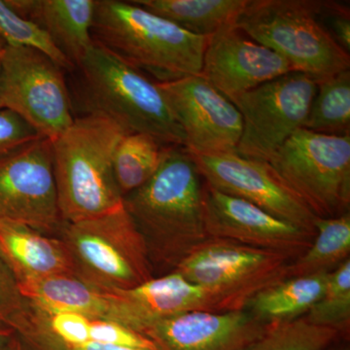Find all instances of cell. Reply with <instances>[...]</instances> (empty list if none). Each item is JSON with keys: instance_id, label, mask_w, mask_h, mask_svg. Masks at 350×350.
Listing matches in <instances>:
<instances>
[{"instance_id": "1", "label": "cell", "mask_w": 350, "mask_h": 350, "mask_svg": "<svg viewBox=\"0 0 350 350\" xmlns=\"http://www.w3.org/2000/svg\"><path fill=\"white\" fill-rule=\"evenodd\" d=\"M204 180L184 146H167L155 174L123 198L144 239L153 271L172 273L204 243Z\"/></svg>"}, {"instance_id": "2", "label": "cell", "mask_w": 350, "mask_h": 350, "mask_svg": "<svg viewBox=\"0 0 350 350\" xmlns=\"http://www.w3.org/2000/svg\"><path fill=\"white\" fill-rule=\"evenodd\" d=\"M126 135L112 120L88 113L51 140L57 204L64 223L98 217L123 206L113 161Z\"/></svg>"}, {"instance_id": "3", "label": "cell", "mask_w": 350, "mask_h": 350, "mask_svg": "<svg viewBox=\"0 0 350 350\" xmlns=\"http://www.w3.org/2000/svg\"><path fill=\"white\" fill-rule=\"evenodd\" d=\"M92 36L157 83L200 75L207 42L131 0H96Z\"/></svg>"}, {"instance_id": "4", "label": "cell", "mask_w": 350, "mask_h": 350, "mask_svg": "<svg viewBox=\"0 0 350 350\" xmlns=\"http://www.w3.org/2000/svg\"><path fill=\"white\" fill-rule=\"evenodd\" d=\"M90 113L103 115L126 135L144 133L163 146L185 147V137L157 82L94 42L77 66Z\"/></svg>"}, {"instance_id": "5", "label": "cell", "mask_w": 350, "mask_h": 350, "mask_svg": "<svg viewBox=\"0 0 350 350\" xmlns=\"http://www.w3.org/2000/svg\"><path fill=\"white\" fill-rule=\"evenodd\" d=\"M324 0H250L236 27L278 53L292 70L322 81L350 69V55L322 17Z\"/></svg>"}, {"instance_id": "6", "label": "cell", "mask_w": 350, "mask_h": 350, "mask_svg": "<svg viewBox=\"0 0 350 350\" xmlns=\"http://www.w3.org/2000/svg\"><path fill=\"white\" fill-rule=\"evenodd\" d=\"M57 237L68 251L75 275L100 289H131L155 278L144 239L124 206L64 223Z\"/></svg>"}, {"instance_id": "7", "label": "cell", "mask_w": 350, "mask_h": 350, "mask_svg": "<svg viewBox=\"0 0 350 350\" xmlns=\"http://www.w3.org/2000/svg\"><path fill=\"white\" fill-rule=\"evenodd\" d=\"M268 163L317 217L349 213L350 135L300 129Z\"/></svg>"}, {"instance_id": "8", "label": "cell", "mask_w": 350, "mask_h": 350, "mask_svg": "<svg viewBox=\"0 0 350 350\" xmlns=\"http://www.w3.org/2000/svg\"><path fill=\"white\" fill-rule=\"evenodd\" d=\"M291 262L273 251L208 238L174 271L208 292L218 312H236L265 288L286 280Z\"/></svg>"}, {"instance_id": "9", "label": "cell", "mask_w": 350, "mask_h": 350, "mask_svg": "<svg viewBox=\"0 0 350 350\" xmlns=\"http://www.w3.org/2000/svg\"><path fill=\"white\" fill-rule=\"evenodd\" d=\"M0 101L50 140L75 120L64 69L29 48L6 45L0 53Z\"/></svg>"}, {"instance_id": "10", "label": "cell", "mask_w": 350, "mask_h": 350, "mask_svg": "<svg viewBox=\"0 0 350 350\" xmlns=\"http://www.w3.org/2000/svg\"><path fill=\"white\" fill-rule=\"evenodd\" d=\"M317 92L312 77L291 71L234 98L231 103L243 118L236 153L269 162L288 138L304 128Z\"/></svg>"}, {"instance_id": "11", "label": "cell", "mask_w": 350, "mask_h": 350, "mask_svg": "<svg viewBox=\"0 0 350 350\" xmlns=\"http://www.w3.org/2000/svg\"><path fill=\"white\" fill-rule=\"evenodd\" d=\"M0 220L21 223L48 236L61 231L64 223L48 138L0 160Z\"/></svg>"}, {"instance_id": "12", "label": "cell", "mask_w": 350, "mask_h": 350, "mask_svg": "<svg viewBox=\"0 0 350 350\" xmlns=\"http://www.w3.org/2000/svg\"><path fill=\"white\" fill-rule=\"evenodd\" d=\"M192 155L236 153L243 118L234 103L200 75L157 83Z\"/></svg>"}, {"instance_id": "13", "label": "cell", "mask_w": 350, "mask_h": 350, "mask_svg": "<svg viewBox=\"0 0 350 350\" xmlns=\"http://www.w3.org/2000/svg\"><path fill=\"white\" fill-rule=\"evenodd\" d=\"M192 157L202 180L211 188L247 200L280 220L317 234V216L268 162L250 160L237 153Z\"/></svg>"}, {"instance_id": "14", "label": "cell", "mask_w": 350, "mask_h": 350, "mask_svg": "<svg viewBox=\"0 0 350 350\" xmlns=\"http://www.w3.org/2000/svg\"><path fill=\"white\" fill-rule=\"evenodd\" d=\"M207 237L227 239L297 259L312 245L315 234L280 220L247 200L219 192L204 182Z\"/></svg>"}, {"instance_id": "15", "label": "cell", "mask_w": 350, "mask_h": 350, "mask_svg": "<svg viewBox=\"0 0 350 350\" xmlns=\"http://www.w3.org/2000/svg\"><path fill=\"white\" fill-rule=\"evenodd\" d=\"M291 71L284 57L232 25L207 38L200 75L232 101Z\"/></svg>"}, {"instance_id": "16", "label": "cell", "mask_w": 350, "mask_h": 350, "mask_svg": "<svg viewBox=\"0 0 350 350\" xmlns=\"http://www.w3.org/2000/svg\"><path fill=\"white\" fill-rule=\"evenodd\" d=\"M268 326L246 310H193L160 320L144 335L158 350H239L261 337Z\"/></svg>"}, {"instance_id": "17", "label": "cell", "mask_w": 350, "mask_h": 350, "mask_svg": "<svg viewBox=\"0 0 350 350\" xmlns=\"http://www.w3.org/2000/svg\"><path fill=\"white\" fill-rule=\"evenodd\" d=\"M19 285L27 300L44 312L78 313L88 319L117 322L133 330L130 313L118 295L94 286L75 275Z\"/></svg>"}, {"instance_id": "18", "label": "cell", "mask_w": 350, "mask_h": 350, "mask_svg": "<svg viewBox=\"0 0 350 350\" xmlns=\"http://www.w3.org/2000/svg\"><path fill=\"white\" fill-rule=\"evenodd\" d=\"M130 312L135 330L144 334L160 320L193 310L217 312L211 295L176 271L155 276L131 289L113 291Z\"/></svg>"}, {"instance_id": "19", "label": "cell", "mask_w": 350, "mask_h": 350, "mask_svg": "<svg viewBox=\"0 0 350 350\" xmlns=\"http://www.w3.org/2000/svg\"><path fill=\"white\" fill-rule=\"evenodd\" d=\"M0 257L19 284L75 275L61 239L12 221L0 220Z\"/></svg>"}, {"instance_id": "20", "label": "cell", "mask_w": 350, "mask_h": 350, "mask_svg": "<svg viewBox=\"0 0 350 350\" xmlns=\"http://www.w3.org/2000/svg\"><path fill=\"white\" fill-rule=\"evenodd\" d=\"M14 12L33 21L77 68L93 47L96 0H4Z\"/></svg>"}, {"instance_id": "21", "label": "cell", "mask_w": 350, "mask_h": 350, "mask_svg": "<svg viewBox=\"0 0 350 350\" xmlns=\"http://www.w3.org/2000/svg\"><path fill=\"white\" fill-rule=\"evenodd\" d=\"M329 275L317 273L286 278L255 295L245 310L267 324L300 319L323 296Z\"/></svg>"}, {"instance_id": "22", "label": "cell", "mask_w": 350, "mask_h": 350, "mask_svg": "<svg viewBox=\"0 0 350 350\" xmlns=\"http://www.w3.org/2000/svg\"><path fill=\"white\" fill-rule=\"evenodd\" d=\"M195 36L209 38L236 25L250 0H131Z\"/></svg>"}, {"instance_id": "23", "label": "cell", "mask_w": 350, "mask_h": 350, "mask_svg": "<svg viewBox=\"0 0 350 350\" xmlns=\"http://www.w3.org/2000/svg\"><path fill=\"white\" fill-rule=\"evenodd\" d=\"M312 245L288 267L287 278L331 273L349 259L350 213L315 219Z\"/></svg>"}, {"instance_id": "24", "label": "cell", "mask_w": 350, "mask_h": 350, "mask_svg": "<svg viewBox=\"0 0 350 350\" xmlns=\"http://www.w3.org/2000/svg\"><path fill=\"white\" fill-rule=\"evenodd\" d=\"M165 147L144 133L124 135L113 161L115 180L123 198L144 186L156 174Z\"/></svg>"}, {"instance_id": "25", "label": "cell", "mask_w": 350, "mask_h": 350, "mask_svg": "<svg viewBox=\"0 0 350 350\" xmlns=\"http://www.w3.org/2000/svg\"><path fill=\"white\" fill-rule=\"evenodd\" d=\"M303 129L337 137L350 135V69L317 82Z\"/></svg>"}, {"instance_id": "26", "label": "cell", "mask_w": 350, "mask_h": 350, "mask_svg": "<svg viewBox=\"0 0 350 350\" xmlns=\"http://www.w3.org/2000/svg\"><path fill=\"white\" fill-rule=\"evenodd\" d=\"M340 335L335 329L313 325L303 317L269 324L261 337L239 350H326Z\"/></svg>"}, {"instance_id": "27", "label": "cell", "mask_w": 350, "mask_h": 350, "mask_svg": "<svg viewBox=\"0 0 350 350\" xmlns=\"http://www.w3.org/2000/svg\"><path fill=\"white\" fill-rule=\"evenodd\" d=\"M313 325L342 332L350 323V259L332 271L323 296L305 315Z\"/></svg>"}, {"instance_id": "28", "label": "cell", "mask_w": 350, "mask_h": 350, "mask_svg": "<svg viewBox=\"0 0 350 350\" xmlns=\"http://www.w3.org/2000/svg\"><path fill=\"white\" fill-rule=\"evenodd\" d=\"M0 36L6 45L29 48L43 53L64 70L75 69L40 25L14 12L4 0H0Z\"/></svg>"}, {"instance_id": "29", "label": "cell", "mask_w": 350, "mask_h": 350, "mask_svg": "<svg viewBox=\"0 0 350 350\" xmlns=\"http://www.w3.org/2000/svg\"><path fill=\"white\" fill-rule=\"evenodd\" d=\"M16 333L19 338V350H144L112 347V345H101L94 342L80 345L64 344L54 337L41 324L32 312L31 306L25 321Z\"/></svg>"}, {"instance_id": "30", "label": "cell", "mask_w": 350, "mask_h": 350, "mask_svg": "<svg viewBox=\"0 0 350 350\" xmlns=\"http://www.w3.org/2000/svg\"><path fill=\"white\" fill-rule=\"evenodd\" d=\"M29 310V301L21 291L19 282L0 257V325L16 331Z\"/></svg>"}, {"instance_id": "31", "label": "cell", "mask_w": 350, "mask_h": 350, "mask_svg": "<svg viewBox=\"0 0 350 350\" xmlns=\"http://www.w3.org/2000/svg\"><path fill=\"white\" fill-rule=\"evenodd\" d=\"M90 338L91 342L112 345V347L158 350L155 344L144 334L117 322L107 321V320L91 319Z\"/></svg>"}, {"instance_id": "32", "label": "cell", "mask_w": 350, "mask_h": 350, "mask_svg": "<svg viewBox=\"0 0 350 350\" xmlns=\"http://www.w3.org/2000/svg\"><path fill=\"white\" fill-rule=\"evenodd\" d=\"M42 137L17 113L0 108V160Z\"/></svg>"}, {"instance_id": "33", "label": "cell", "mask_w": 350, "mask_h": 350, "mask_svg": "<svg viewBox=\"0 0 350 350\" xmlns=\"http://www.w3.org/2000/svg\"><path fill=\"white\" fill-rule=\"evenodd\" d=\"M322 17L326 27L340 46L350 53V12L345 4L324 0Z\"/></svg>"}, {"instance_id": "34", "label": "cell", "mask_w": 350, "mask_h": 350, "mask_svg": "<svg viewBox=\"0 0 350 350\" xmlns=\"http://www.w3.org/2000/svg\"><path fill=\"white\" fill-rule=\"evenodd\" d=\"M19 338L10 327L0 325V350H18Z\"/></svg>"}, {"instance_id": "35", "label": "cell", "mask_w": 350, "mask_h": 350, "mask_svg": "<svg viewBox=\"0 0 350 350\" xmlns=\"http://www.w3.org/2000/svg\"><path fill=\"white\" fill-rule=\"evenodd\" d=\"M5 46L6 43L4 42L3 39H2L1 36H0V53H1L2 50H3L4 48H5Z\"/></svg>"}, {"instance_id": "36", "label": "cell", "mask_w": 350, "mask_h": 350, "mask_svg": "<svg viewBox=\"0 0 350 350\" xmlns=\"http://www.w3.org/2000/svg\"><path fill=\"white\" fill-rule=\"evenodd\" d=\"M334 350H349V349L347 347H338V349H336Z\"/></svg>"}, {"instance_id": "37", "label": "cell", "mask_w": 350, "mask_h": 350, "mask_svg": "<svg viewBox=\"0 0 350 350\" xmlns=\"http://www.w3.org/2000/svg\"><path fill=\"white\" fill-rule=\"evenodd\" d=\"M0 108H2L1 101H0Z\"/></svg>"}, {"instance_id": "38", "label": "cell", "mask_w": 350, "mask_h": 350, "mask_svg": "<svg viewBox=\"0 0 350 350\" xmlns=\"http://www.w3.org/2000/svg\"><path fill=\"white\" fill-rule=\"evenodd\" d=\"M18 350H19V347H18Z\"/></svg>"}]
</instances>
